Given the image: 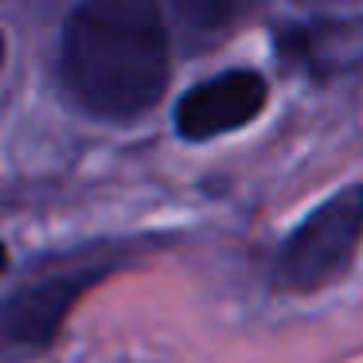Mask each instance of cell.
Segmentation results:
<instances>
[{
  "label": "cell",
  "instance_id": "cell-1",
  "mask_svg": "<svg viewBox=\"0 0 363 363\" xmlns=\"http://www.w3.org/2000/svg\"><path fill=\"white\" fill-rule=\"evenodd\" d=\"M63 74L98 118H137L168 82V35L152 0H82L67 24Z\"/></svg>",
  "mask_w": 363,
  "mask_h": 363
},
{
  "label": "cell",
  "instance_id": "cell-2",
  "mask_svg": "<svg viewBox=\"0 0 363 363\" xmlns=\"http://www.w3.org/2000/svg\"><path fill=\"white\" fill-rule=\"evenodd\" d=\"M363 242V184L344 188L320 203L281 246L274 266V285L285 293H313L352 262Z\"/></svg>",
  "mask_w": 363,
  "mask_h": 363
},
{
  "label": "cell",
  "instance_id": "cell-3",
  "mask_svg": "<svg viewBox=\"0 0 363 363\" xmlns=\"http://www.w3.org/2000/svg\"><path fill=\"white\" fill-rule=\"evenodd\" d=\"M98 281V274H59L35 281L0 305V363H28L43 355L63 332L74 301Z\"/></svg>",
  "mask_w": 363,
  "mask_h": 363
},
{
  "label": "cell",
  "instance_id": "cell-4",
  "mask_svg": "<svg viewBox=\"0 0 363 363\" xmlns=\"http://www.w3.org/2000/svg\"><path fill=\"white\" fill-rule=\"evenodd\" d=\"M266 106V82L254 71H230L219 79L199 82L196 90H188L176 110V129L191 141H207V137L230 133V129L246 125L250 118H258Z\"/></svg>",
  "mask_w": 363,
  "mask_h": 363
},
{
  "label": "cell",
  "instance_id": "cell-5",
  "mask_svg": "<svg viewBox=\"0 0 363 363\" xmlns=\"http://www.w3.org/2000/svg\"><path fill=\"white\" fill-rule=\"evenodd\" d=\"M281 55L308 74H340L363 63V20H316L281 35Z\"/></svg>",
  "mask_w": 363,
  "mask_h": 363
},
{
  "label": "cell",
  "instance_id": "cell-6",
  "mask_svg": "<svg viewBox=\"0 0 363 363\" xmlns=\"http://www.w3.org/2000/svg\"><path fill=\"white\" fill-rule=\"evenodd\" d=\"M168 4H172L176 16L188 28H196V32H219V28H227L230 20L238 16V9H242V0H168Z\"/></svg>",
  "mask_w": 363,
  "mask_h": 363
},
{
  "label": "cell",
  "instance_id": "cell-7",
  "mask_svg": "<svg viewBox=\"0 0 363 363\" xmlns=\"http://www.w3.org/2000/svg\"><path fill=\"white\" fill-rule=\"evenodd\" d=\"M9 269V250H4V242H0V274Z\"/></svg>",
  "mask_w": 363,
  "mask_h": 363
},
{
  "label": "cell",
  "instance_id": "cell-8",
  "mask_svg": "<svg viewBox=\"0 0 363 363\" xmlns=\"http://www.w3.org/2000/svg\"><path fill=\"white\" fill-rule=\"evenodd\" d=\"M0 59H4V40H0Z\"/></svg>",
  "mask_w": 363,
  "mask_h": 363
}]
</instances>
